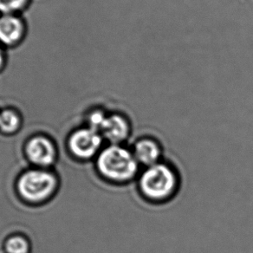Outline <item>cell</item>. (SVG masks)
Here are the masks:
<instances>
[{
  "instance_id": "ba28073f",
  "label": "cell",
  "mask_w": 253,
  "mask_h": 253,
  "mask_svg": "<svg viewBox=\"0 0 253 253\" xmlns=\"http://www.w3.org/2000/svg\"><path fill=\"white\" fill-rule=\"evenodd\" d=\"M133 154L139 165L148 168L161 162L162 150L159 142L152 138H141L134 145Z\"/></svg>"
},
{
  "instance_id": "277c9868",
  "label": "cell",
  "mask_w": 253,
  "mask_h": 253,
  "mask_svg": "<svg viewBox=\"0 0 253 253\" xmlns=\"http://www.w3.org/2000/svg\"><path fill=\"white\" fill-rule=\"evenodd\" d=\"M102 143V136L97 131L88 126L76 131L69 141V147L73 155L79 158H90L96 154Z\"/></svg>"
},
{
  "instance_id": "8fae6325",
  "label": "cell",
  "mask_w": 253,
  "mask_h": 253,
  "mask_svg": "<svg viewBox=\"0 0 253 253\" xmlns=\"http://www.w3.org/2000/svg\"><path fill=\"white\" fill-rule=\"evenodd\" d=\"M5 249L7 253H28L30 246L26 239L16 236L8 239Z\"/></svg>"
},
{
  "instance_id": "9c48e42d",
  "label": "cell",
  "mask_w": 253,
  "mask_h": 253,
  "mask_svg": "<svg viewBox=\"0 0 253 253\" xmlns=\"http://www.w3.org/2000/svg\"><path fill=\"white\" fill-rule=\"evenodd\" d=\"M20 125V117L13 109H4L0 112V130L6 134L13 133Z\"/></svg>"
},
{
  "instance_id": "7c38bea8",
  "label": "cell",
  "mask_w": 253,
  "mask_h": 253,
  "mask_svg": "<svg viewBox=\"0 0 253 253\" xmlns=\"http://www.w3.org/2000/svg\"><path fill=\"white\" fill-rule=\"evenodd\" d=\"M107 116L108 115L105 112H103L102 110H99V109L94 110L88 116L89 127H91L94 130L99 132L101 127H102V124L105 121Z\"/></svg>"
},
{
  "instance_id": "8992f818",
  "label": "cell",
  "mask_w": 253,
  "mask_h": 253,
  "mask_svg": "<svg viewBox=\"0 0 253 253\" xmlns=\"http://www.w3.org/2000/svg\"><path fill=\"white\" fill-rule=\"evenodd\" d=\"M128 120L121 114H111L106 117L99 133L112 144H120L130 134Z\"/></svg>"
},
{
  "instance_id": "3957f363",
  "label": "cell",
  "mask_w": 253,
  "mask_h": 253,
  "mask_svg": "<svg viewBox=\"0 0 253 253\" xmlns=\"http://www.w3.org/2000/svg\"><path fill=\"white\" fill-rule=\"evenodd\" d=\"M56 186L55 176L44 170H31L19 178L18 189L22 197L37 202L51 195Z\"/></svg>"
},
{
  "instance_id": "30bf717a",
  "label": "cell",
  "mask_w": 253,
  "mask_h": 253,
  "mask_svg": "<svg viewBox=\"0 0 253 253\" xmlns=\"http://www.w3.org/2000/svg\"><path fill=\"white\" fill-rule=\"evenodd\" d=\"M30 0H0V13L18 14L28 5Z\"/></svg>"
},
{
  "instance_id": "52a82bcc",
  "label": "cell",
  "mask_w": 253,
  "mask_h": 253,
  "mask_svg": "<svg viewBox=\"0 0 253 253\" xmlns=\"http://www.w3.org/2000/svg\"><path fill=\"white\" fill-rule=\"evenodd\" d=\"M26 154L30 161L36 165H51L56 157V150L52 142L42 136L32 138L26 146Z\"/></svg>"
},
{
  "instance_id": "7a4b0ae2",
  "label": "cell",
  "mask_w": 253,
  "mask_h": 253,
  "mask_svg": "<svg viewBox=\"0 0 253 253\" xmlns=\"http://www.w3.org/2000/svg\"><path fill=\"white\" fill-rule=\"evenodd\" d=\"M178 185L175 170L162 162L146 168L139 178V188L142 195L149 201L157 202L172 197Z\"/></svg>"
},
{
  "instance_id": "5b68a950",
  "label": "cell",
  "mask_w": 253,
  "mask_h": 253,
  "mask_svg": "<svg viewBox=\"0 0 253 253\" xmlns=\"http://www.w3.org/2000/svg\"><path fill=\"white\" fill-rule=\"evenodd\" d=\"M26 25L18 14L0 16V45L14 47L25 39Z\"/></svg>"
},
{
  "instance_id": "4fadbf2b",
  "label": "cell",
  "mask_w": 253,
  "mask_h": 253,
  "mask_svg": "<svg viewBox=\"0 0 253 253\" xmlns=\"http://www.w3.org/2000/svg\"><path fill=\"white\" fill-rule=\"evenodd\" d=\"M5 61H6V57H5V53H4L3 46L0 45V71L3 70V68L5 65Z\"/></svg>"
},
{
  "instance_id": "6da1fadb",
  "label": "cell",
  "mask_w": 253,
  "mask_h": 253,
  "mask_svg": "<svg viewBox=\"0 0 253 253\" xmlns=\"http://www.w3.org/2000/svg\"><path fill=\"white\" fill-rule=\"evenodd\" d=\"M99 172L116 183H126L134 179L140 165L132 150L120 144H111L104 148L97 159Z\"/></svg>"
}]
</instances>
